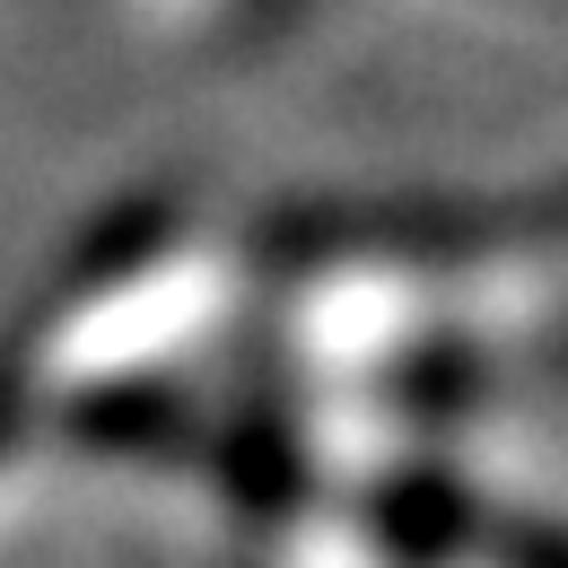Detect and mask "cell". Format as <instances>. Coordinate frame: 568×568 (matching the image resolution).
Segmentation results:
<instances>
[{
  "mask_svg": "<svg viewBox=\"0 0 568 568\" xmlns=\"http://www.w3.org/2000/svg\"><path fill=\"white\" fill-rule=\"evenodd\" d=\"M568 236V184L551 193H507V202H333V211L272 219L281 263H455V254H516V245H560Z\"/></svg>",
  "mask_w": 568,
  "mask_h": 568,
  "instance_id": "cell-1",
  "label": "cell"
},
{
  "mask_svg": "<svg viewBox=\"0 0 568 568\" xmlns=\"http://www.w3.org/2000/svg\"><path fill=\"white\" fill-rule=\"evenodd\" d=\"M158 236H166V219H149V211L105 219V227H97V236L79 245V263H71V272H62L53 288H44V306H36V315H27V324H18L9 342H0V446H9L18 428H27V394H36V342H44V324H53V315H71V306H79V297H88L97 281L132 272L149 245H158Z\"/></svg>",
  "mask_w": 568,
  "mask_h": 568,
  "instance_id": "cell-2",
  "label": "cell"
},
{
  "mask_svg": "<svg viewBox=\"0 0 568 568\" xmlns=\"http://www.w3.org/2000/svg\"><path fill=\"white\" fill-rule=\"evenodd\" d=\"M446 560H481V568H568V525L560 516H516V507H490V498L455 490L446 507Z\"/></svg>",
  "mask_w": 568,
  "mask_h": 568,
  "instance_id": "cell-3",
  "label": "cell"
},
{
  "mask_svg": "<svg viewBox=\"0 0 568 568\" xmlns=\"http://www.w3.org/2000/svg\"><path fill=\"white\" fill-rule=\"evenodd\" d=\"M420 403H473V394H507V385H568V324L525 358H481V351H428L403 376Z\"/></svg>",
  "mask_w": 568,
  "mask_h": 568,
  "instance_id": "cell-4",
  "label": "cell"
},
{
  "mask_svg": "<svg viewBox=\"0 0 568 568\" xmlns=\"http://www.w3.org/2000/svg\"><path fill=\"white\" fill-rule=\"evenodd\" d=\"M263 551H272V525H245V560L236 568H263Z\"/></svg>",
  "mask_w": 568,
  "mask_h": 568,
  "instance_id": "cell-5",
  "label": "cell"
}]
</instances>
